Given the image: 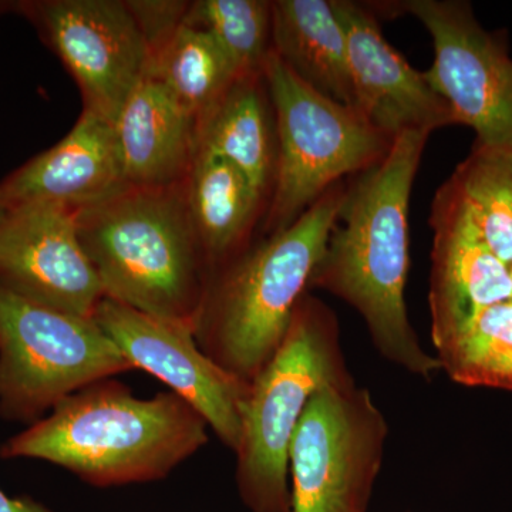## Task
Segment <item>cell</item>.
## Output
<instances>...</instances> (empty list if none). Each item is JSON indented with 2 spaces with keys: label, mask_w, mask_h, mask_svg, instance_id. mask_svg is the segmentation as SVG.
<instances>
[{
  "label": "cell",
  "mask_w": 512,
  "mask_h": 512,
  "mask_svg": "<svg viewBox=\"0 0 512 512\" xmlns=\"http://www.w3.org/2000/svg\"><path fill=\"white\" fill-rule=\"evenodd\" d=\"M431 134L409 131L365 173L349 178L338 220L313 271L322 289L355 308L377 352L413 375L431 379L439 360L421 348L407 316L410 197Z\"/></svg>",
  "instance_id": "1"
},
{
  "label": "cell",
  "mask_w": 512,
  "mask_h": 512,
  "mask_svg": "<svg viewBox=\"0 0 512 512\" xmlns=\"http://www.w3.org/2000/svg\"><path fill=\"white\" fill-rule=\"evenodd\" d=\"M136 370H144L170 387L207 421L229 450H237L242 416L251 383L239 379L210 359L194 332L147 315L110 298L93 313Z\"/></svg>",
  "instance_id": "11"
},
{
  "label": "cell",
  "mask_w": 512,
  "mask_h": 512,
  "mask_svg": "<svg viewBox=\"0 0 512 512\" xmlns=\"http://www.w3.org/2000/svg\"><path fill=\"white\" fill-rule=\"evenodd\" d=\"M436 350L453 382L512 392V299L477 313Z\"/></svg>",
  "instance_id": "22"
},
{
  "label": "cell",
  "mask_w": 512,
  "mask_h": 512,
  "mask_svg": "<svg viewBox=\"0 0 512 512\" xmlns=\"http://www.w3.org/2000/svg\"><path fill=\"white\" fill-rule=\"evenodd\" d=\"M76 225L104 298L194 332L210 271L188 215L184 183L126 185L76 211Z\"/></svg>",
  "instance_id": "4"
},
{
  "label": "cell",
  "mask_w": 512,
  "mask_h": 512,
  "mask_svg": "<svg viewBox=\"0 0 512 512\" xmlns=\"http://www.w3.org/2000/svg\"><path fill=\"white\" fill-rule=\"evenodd\" d=\"M338 316L311 292L293 311L281 346L252 380L242 416L237 487L252 512H291L289 447L309 400L329 384L353 382Z\"/></svg>",
  "instance_id": "5"
},
{
  "label": "cell",
  "mask_w": 512,
  "mask_h": 512,
  "mask_svg": "<svg viewBox=\"0 0 512 512\" xmlns=\"http://www.w3.org/2000/svg\"><path fill=\"white\" fill-rule=\"evenodd\" d=\"M124 183L183 184L200 151L197 121L153 77L141 80L113 123Z\"/></svg>",
  "instance_id": "16"
},
{
  "label": "cell",
  "mask_w": 512,
  "mask_h": 512,
  "mask_svg": "<svg viewBox=\"0 0 512 512\" xmlns=\"http://www.w3.org/2000/svg\"><path fill=\"white\" fill-rule=\"evenodd\" d=\"M510 271H511V279H512V266H511V268H510Z\"/></svg>",
  "instance_id": "28"
},
{
  "label": "cell",
  "mask_w": 512,
  "mask_h": 512,
  "mask_svg": "<svg viewBox=\"0 0 512 512\" xmlns=\"http://www.w3.org/2000/svg\"><path fill=\"white\" fill-rule=\"evenodd\" d=\"M9 207L6 205V202L2 200V197H0V222L5 220L6 217L9 215Z\"/></svg>",
  "instance_id": "26"
},
{
  "label": "cell",
  "mask_w": 512,
  "mask_h": 512,
  "mask_svg": "<svg viewBox=\"0 0 512 512\" xmlns=\"http://www.w3.org/2000/svg\"><path fill=\"white\" fill-rule=\"evenodd\" d=\"M0 512H53L29 497L12 498L0 490Z\"/></svg>",
  "instance_id": "25"
},
{
  "label": "cell",
  "mask_w": 512,
  "mask_h": 512,
  "mask_svg": "<svg viewBox=\"0 0 512 512\" xmlns=\"http://www.w3.org/2000/svg\"><path fill=\"white\" fill-rule=\"evenodd\" d=\"M13 12L59 57L79 86L83 110L114 123L151 62L126 0H22Z\"/></svg>",
  "instance_id": "10"
},
{
  "label": "cell",
  "mask_w": 512,
  "mask_h": 512,
  "mask_svg": "<svg viewBox=\"0 0 512 512\" xmlns=\"http://www.w3.org/2000/svg\"><path fill=\"white\" fill-rule=\"evenodd\" d=\"M264 73L275 110L278 168L258 237L288 228L333 185L383 161L394 143L355 106L299 80L274 52Z\"/></svg>",
  "instance_id": "6"
},
{
  "label": "cell",
  "mask_w": 512,
  "mask_h": 512,
  "mask_svg": "<svg viewBox=\"0 0 512 512\" xmlns=\"http://www.w3.org/2000/svg\"><path fill=\"white\" fill-rule=\"evenodd\" d=\"M0 285L59 311L93 318L103 286L77 235L76 212L13 208L0 222Z\"/></svg>",
  "instance_id": "12"
},
{
  "label": "cell",
  "mask_w": 512,
  "mask_h": 512,
  "mask_svg": "<svg viewBox=\"0 0 512 512\" xmlns=\"http://www.w3.org/2000/svg\"><path fill=\"white\" fill-rule=\"evenodd\" d=\"M138 28L146 37L151 56L183 25L190 2L184 0H126Z\"/></svg>",
  "instance_id": "24"
},
{
  "label": "cell",
  "mask_w": 512,
  "mask_h": 512,
  "mask_svg": "<svg viewBox=\"0 0 512 512\" xmlns=\"http://www.w3.org/2000/svg\"><path fill=\"white\" fill-rule=\"evenodd\" d=\"M487 242L512 266V148L474 143L446 181Z\"/></svg>",
  "instance_id": "21"
},
{
  "label": "cell",
  "mask_w": 512,
  "mask_h": 512,
  "mask_svg": "<svg viewBox=\"0 0 512 512\" xmlns=\"http://www.w3.org/2000/svg\"><path fill=\"white\" fill-rule=\"evenodd\" d=\"M184 23L207 33L239 76L264 73L272 53L271 0H194Z\"/></svg>",
  "instance_id": "23"
},
{
  "label": "cell",
  "mask_w": 512,
  "mask_h": 512,
  "mask_svg": "<svg viewBox=\"0 0 512 512\" xmlns=\"http://www.w3.org/2000/svg\"><path fill=\"white\" fill-rule=\"evenodd\" d=\"M429 306L434 348L477 313L512 299L510 266L491 251L463 202L444 183L431 204Z\"/></svg>",
  "instance_id": "14"
},
{
  "label": "cell",
  "mask_w": 512,
  "mask_h": 512,
  "mask_svg": "<svg viewBox=\"0 0 512 512\" xmlns=\"http://www.w3.org/2000/svg\"><path fill=\"white\" fill-rule=\"evenodd\" d=\"M126 187L113 123L83 110L70 133L0 183L9 210L56 205L74 212Z\"/></svg>",
  "instance_id": "15"
},
{
  "label": "cell",
  "mask_w": 512,
  "mask_h": 512,
  "mask_svg": "<svg viewBox=\"0 0 512 512\" xmlns=\"http://www.w3.org/2000/svg\"><path fill=\"white\" fill-rule=\"evenodd\" d=\"M184 195L210 275L258 238L266 202L227 158L200 148L185 178Z\"/></svg>",
  "instance_id": "17"
},
{
  "label": "cell",
  "mask_w": 512,
  "mask_h": 512,
  "mask_svg": "<svg viewBox=\"0 0 512 512\" xmlns=\"http://www.w3.org/2000/svg\"><path fill=\"white\" fill-rule=\"evenodd\" d=\"M348 40L355 107L386 136L434 133L456 124L446 99L417 72L380 30L366 3L333 0Z\"/></svg>",
  "instance_id": "13"
},
{
  "label": "cell",
  "mask_w": 512,
  "mask_h": 512,
  "mask_svg": "<svg viewBox=\"0 0 512 512\" xmlns=\"http://www.w3.org/2000/svg\"><path fill=\"white\" fill-rule=\"evenodd\" d=\"M348 180L333 185L288 228L261 235L212 272L194 336L222 369L252 383L275 355L296 305L311 292Z\"/></svg>",
  "instance_id": "3"
},
{
  "label": "cell",
  "mask_w": 512,
  "mask_h": 512,
  "mask_svg": "<svg viewBox=\"0 0 512 512\" xmlns=\"http://www.w3.org/2000/svg\"><path fill=\"white\" fill-rule=\"evenodd\" d=\"M392 16L413 15L433 40L426 74L446 99L456 124L476 131V143L512 148V57L507 39L480 25L460 0L390 2Z\"/></svg>",
  "instance_id": "9"
},
{
  "label": "cell",
  "mask_w": 512,
  "mask_h": 512,
  "mask_svg": "<svg viewBox=\"0 0 512 512\" xmlns=\"http://www.w3.org/2000/svg\"><path fill=\"white\" fill-rule=\"evenodd\" d=\"M207 421L173 392L134 396L110 377L70 394L10 437L0 457L37 458L93 487L163 480L210 440Z\"/></svg>",
  "instance_id": "2"
},
{
  "label": "cell",
  "mask_w": 512,
  "mask_h": 512,
  "mask_svg": "<svg viewBox=\"0 0 512 512\" xmlns=\"http://www.w3.org/2000/svg\"><path fill=\"white\" fill-rule=\"evenodd\" d=\"M198 141L244 173L268 208L278 168V133L265 73L237 77L201 121Z\"/></svg>",
  "instance_id": "18"
},
{
  "label": "cell",
  "mask_w": 512,
  "mask_h": 512,
  "mask_svg": "<svg viewBox=\"0 0 512 512\" xmlns=\"http://www.w3.org/2000/svg\"><path fill=\"white\" fill-rule=\"evenodd\" d=\"M134 366L87 316L0 285V416L36 423L70 394Z\"/></svg>",
  "instance_id": "7"
},
{
  "label": "cell",
  "mask_w": 512,
  "mask_h": 512,
  "mask_svg": "<svg viewBox=\"0 0 512 512\" xmlns=\"http://www.w3.org/2000/svg\"><path fill=\"white\" fill-rule=\"evenodd\" d=\"M15 9V2H0V15Z\"/></svg>",
  "instance_id": "27"
},
{
  "label": "cell",
  "mask_w": 512,
  "mask_h": 512,
  "mask_svg": "<svg viewBox=\"0 0 512 512\" xmlns=\"http://www.w3.org/2000/svg\"><path fill=\"white\" fill-rule=\"evenodd\" d=\"M147 76L163 84L200 126L239 74L207 33L183 23L151 56Z\"/></svg>",
  "instance_id": "20"
},
{
  "label": "cell",
  "mask_w": 512,
  "mask_h": 512,
  "mask_svg": "<svg viewBox=\"0 0 512 512\" xmlns=\"http://www.w3.org/2000/svg\"><path fill=\"white\" fill-rule=\"evenodd\" d=\"M272 52L316 92L355 106L348 40L333 0H274Z\"/></svg>",
  "instance_id": "19"
},
{
  "label": "cell",
  "mask_w": 512,
  "mask_h": 512,
  "mask_svg": "<svg viewBox=\"0 0 512 512\" xmlns=\"http://www.w3.org/2000/svg\"><path fill=\"white\" fill-rule=\"evenodd\" d=\"M389 426L355 380L313 394L289 447L291 512H367Z\"/></svg>",
  "instance_id": "8"
}]
</instances>
